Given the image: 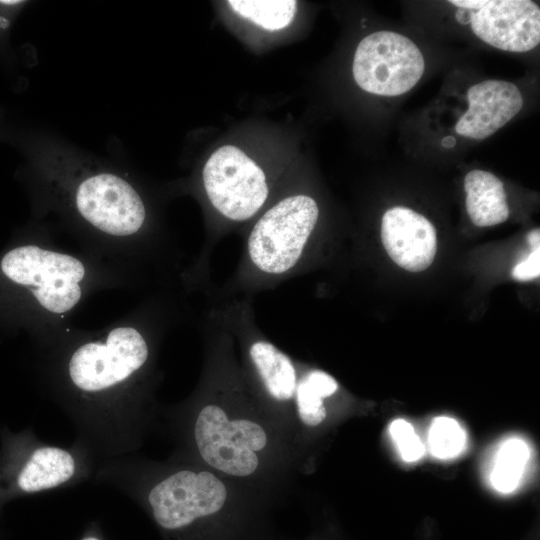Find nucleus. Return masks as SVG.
Listing matches in <instances>:
<instances>
[{
  "label": "nucleus",
  "instance_id": "obj_1",
  "mask_svg": "<svg viewBox=\"0 0 540 540\" xmlns=\"http://www.w3.org/2000/svg\"><path fill=\"white\" fill-rule=\"evenodd\" d=\"M171 317L144 304L99 330L69 326L39 341L43 391L98 462L137 451L155 416L157 356Z\"/></svg>",
  "mask_w": 540,
  "mask_h": 540
},
{
  "label": "nucleus",
  "instance_id": "obj_2",
  "mask_svg": "<svg viewBox=\"0 0 540 540\" xmlns=\"http://www.w3.org/2000/svg\"><path fill=\"white\" fill-rule=\"evenodd\" d=\"M91 482L138 503L166 540L228 539L227 486L192 462L156 463L131 454L98 462Z\"/></svg>",
  "mask_w": 540,
  "mask_h": 540
},
{
  "label": "nucleus",
  "instance_id": "obj_3",
  "mask_svg": "<svg viewBox=\"0 0 540 540\" xmlns=\"http://www.w3.org/2000/svg\"><path fill=\"white\" fill-rule=\"evenodd\" d=\"M318 218L317 202L305 194L284 197L267 209L247 235L231 292L251 293L296 276Z\"/></svg>",
  "mask_w": 540,
  "mask_h": 540
},
{
  "label": "nucleus",
  "instance_id": "obj_4",
  "mask_svg": "<svg viewBox=\"0 0 540 540\" xmlns=\"http://www.w3.org/2000/svg\"><path fill=\"white\" fill-rule=\"evenodd\" d=\"M0 507L15 498L75 487L91 481L97 466L79 444H48L32 428L0 430Z\"/></svg>",
  "mask_w": 540,
  "mask_h": 540
},
{
  "label": "nucleus",
  "instance_id": "obj_5",
  "mask_svg": "<svg viewBox=\"0 0 540 540\" xmlns=\"http://www.w3.org/2000/svg\"><path fill=\"white\" fill-rule=\"evenodd\" d=\"M226 404L204 397L178 419V428L197 458L225 475L247 478L257 472L269 445L258 421L234 414Z\"/></svg>",
  "mask_w": 540,
  "mask_h": 540
},
{
  "label": "nucleus",
  "instance_id": "obj_6",
  "mask_svg": "<svg viewBox=\"0 0 540 540\" xmlns=\"http://www.w3.org/2000/svg\"><path fill=\"white\" fill-rule=\"evenodd\" d=\"M424 57L408 37L381 30L358 44L352 72L364 91L382 96H398L411 90L424 73Z\"/></svg>",
  "mask_w": 540,
  "mask_h": 540
},
{
  "label": "nucleus",
  "instance_id": "obj_7",
  "mask_svg": "<svg viewBox=\"0 0 540 540\" xmlns=\"http://www.w3.org/2000/svg\"><path fill=\"white\" fill-rule=\"evenodd\" d=\"M202 179L210 204L232 222H244L254 217L269 196L264 171L232 145L218 148L209 157Z\"/></svg>",
  "mask_w": 540,
  "mask_h": 540
},
{
  "label": "nucleus",
  "instance_id": "obj_8",
  "mask_svg": "<svg viewBox=\"0 0 540 540\" xmlns=\"http://www.w3.org/2000/svg\"><path fill=\"white\" fill-rule=\"evenodd\" d=\"M470 25L478 38L504 51L527 52L540 42V8L530 0H487L471 11Z\"/></svg>",
  "mask_w": 540,
  "mask_h": 540
},
{
  "label": "nucleus",
  "instance_id": "obj_9",
  "mask_svg": "<svg viewBox=\"0 0 540 540\" xmlns=\"http://www.w3.org/2000/svg\"><path fill=\"white\" fill-rule=\"evenodd\" d=\"M381 239L390 258L410 272L427 269L436 255L435 227L426 217L407 207L395 206L384 213Z\"/></svg>",
  "mask_w": 540,
  "mask_h": 540
},
{
  "label": "nucleus",
  "instance_id": "obj_10",
  "mask_svg": "<svg viewBox=\"0 0 540 540\" xmlns=\"http://www.w3.org/2000/svg\"><path fill=\"white\" fill-rule=\"evenodd\" d=\"M467 100L468 109L457 121L455 131L477 140L494 134L523 106L522 94L515 84L494 79L472 85Z\"/></svg>",
  "mask_w": 540,
  "mask_h": 540
},
{
  "label": "nucleus",
  "instance_id": "obj_11",
  "mask_svg": "<svg viewBox=\"0 0 540 540\" xmlns=\"http://www.w3.org/2000/svg\"><path fill=\"white\" fill-rule=\"evenodd\" d=\"M466 210L479 227L500 224L509 217L503 182L484 170H472L464 178Z\"/></svg>",
  "mask_w": 540,
  "mask_h": 540
},
{
  "label": "nucleus",
  "instance_id": "obj_12",
  "mask_svg": "<svg viewBox=\"0 0 540 540\" xmlns=\"http://www.w3.org/2000/svg\"><path fill=\"white\" fill-rule=\"evenodd\" d=\"M337 390V381L324 371L314 369L299 376L294 404L301 422L309 427L321 424L326 418L324 399Z\"/></svg>",
  "mask_w": 540,
  "mask_h": 540
},
{
  "label": "nucleus",
  "instance_id": "obj_13",
  "mask_svg": "<svg viewBox=\"0 0 540 540\" xmlns=\"http://www.w3.org/2000/svg\"><path fill=\"white\" fill-rule=\"evenodd\" d=\"M228 4L238 15L270 31L288 26L297 8L293 0H231Z\"/></svg>",
  "mask_w": 540,
  "mask_h": 540
},
{
  "label": "nucleus",
  "instance_id": "obj_14",
  "mask_svg": "<svg viewBox=\"0 0 540 540\" xmlns=\"http://www.w3.org/2000/svg\"><path fill=\"white\" fill-rule=\"evenodd\" d=\"M529 456L527 445L519 439L507 441L498 453L491 475L493 486L500 492H510L517 486Z\"/></svg>",
  "mask_w": 540,
  "mask_h": 540
},
{
  "label": "nucleus",
  "instance_id": "obj_15",
  "mask_svg": "<svg viewBox=\"0 0 540 540\" xmlns=\"http://www.w3.org/2000/svg\"><path fill=\"white\" fill-rule=\"evenodd\" d=\"M464 442V431L454 419H434L429 432V444L436 457L446 459L456 456L463 449Z\"/></svg>",
  "mask_w": 540,
  "mask_h": 540
},
{
  "label": "nucleus",
  "instance_id": "obj_16",
  "mask_svg": "<svg viewBox=\"0 0 540 540\" xmlns=\"http://www.w3.org/2000/svg\"><path fill=\"white\" fill-rule=\"evenodd\" d=\"M390 433L405 461L412 462L423 455L424 446L410 423L403 419L394 420L390 425Z\"/></svg>",
  "mask_w": 540,
  "mask_h": 540
},
{
  "label": "nucleus",
  "instance_id": "obj_17",
  "mask_svg": "<svg viewBox=\"0 0 540 540\" xmlns=\"http://www.w3.org/2000/svg\"><path fill=\"white\" fill-rule=\"evenodd\" d=\"M540 274V249H534L533 252L522 262L518 263L512 276L519 281H528L535 279Z\"/></svg>",
  "mask_w": 540,
  "mask_h": 540
},
{
  "label": "nucleus",
  "instance_id": "obj_18",
  "mask_svg": "<svg viewBox=\"0 0 540 540\" xmlns=\"http://www.w3.org/2000/svg\"><path fill=\"white\" fill-rule=\"evenodd\" d=\"M487 0H450L448 1L449 4H452L459 9H464L468 11H477L481 9L485 4Z\"/></svg>",
  "mask_w": 540,
  "mask_h": 540
},
{
  "label": "nucleus",
  "instance_id": "obj_19",
  "mask_svg": "<svg viewBox=\"0 0 540 540\" xmlns=\"http://www.w3.org/2000/svg\"><path fill=\"white\" fill-rule=\"evenodd\" d=\"M527 240L529 244L534 247V249H540V230L537 228L530 231L527 236Z\"/></svg>",
  "mask_w": 540,
  "mask_h": 540
},
{
  "label": "nucleus",
  "instance_id": "obj_20",
  "mask_svg": "<svg viewBox=\"0 0 540 540\" xmlns=\"http://www.w3.org/2000/svg\"><path fill=\"white\" fill-rule=\"evenodd\" d=\"M470 14H471V11H468V10H464V9H459L457 12H456V19L458 20V22L462 23V24H466V23H470Z\"/></svg>",
  "mask_w": 540,
  "mask_h": 540
},
{
  "label": "nucleus",
  "instance_id": "obj_21",
  "mask_svg": "<svg viewBox=\"0 0 540 540\" xmlns=\"http://www.w3.org/2000/svg\"><path fill=\"white\" fill-rule=\"evenodd\" d=\"M441 145L446 148H452L456 145V139L454 136H445L441 140Z\"/></svg>",
  "mask_w": 540,
  "mask_h": 540
},
{
  "label": "nucleus",
  "instance_id": "obj_22",
  "mask_svg": "<svg viewBox=\"0 0 540 540\" xmlns=\"http://www.w3.org/2000/svg\"><path fill=\"white\" fill-rule=\"evenodd\" d=\"M81 540H102V539L99 536L91 533V534L85 535Z\"/></svg>",
  "mask_w": 540,
  "mask_h": 540
}]
</instances>
